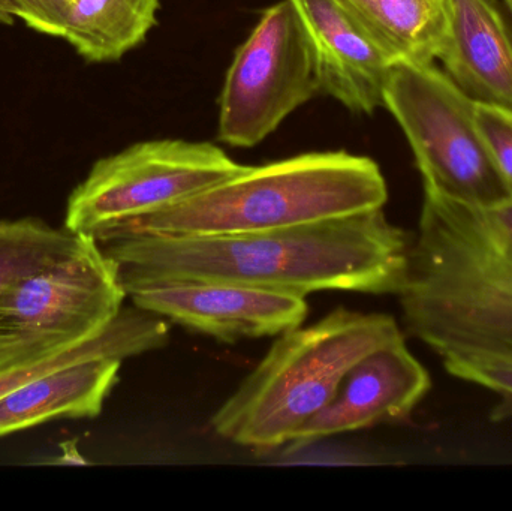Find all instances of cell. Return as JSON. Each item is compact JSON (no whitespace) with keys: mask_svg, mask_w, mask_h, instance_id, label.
<instances>
[{"mask_svg":"<svg viewBox=\"0 0 512 511\" xmlns=\"http://www.w3.org/2000/svg\"><path fill=\"white\" fill-rule=\"evenodd\" d=\"M72 2H74V0H69V3H72Z\"/></svg>","mask_w":512,"mask_h":511,"instance_id":"cell-23","label":"cell"},{"mask_svg":"<svg viewBox=\"0 0 512 511\" xmlns=\"http://www.w3.org/2000/svg\"><path fill=\"white\" fill-rule=\"evenodd\" d=\"M318 93L312 42L294 6L280 0L262 12L228 68L219 99V141L254 147Z\"/></svg>","mask_w":512,"mask_h":511,"instance_id":"cell-8","label":"cell"},{"mask_svg":"<svg viewBox=\"0 0 512 511\" xmlns=\"http://www.w3.org/2000/svg\"><path fill=\"white\" fill-rule=\"evenodd\" d=\"M15 18H20V11L12 0H0V24L12 26Z\"/></svg>","mask_w":512,"mask_h":511,"instance_id":"cell-21","label":"cell"},{"mask_svg":"<svg viewBox=\"0 0 512 511\" xmlns=\"http://www.w3.org/2000/svg\"><path fill=\"white\" fill-rule=\"evenodd\" d=\"M388 186L367 156L312 152L248 167L167 209L125 222L110 234L230 236L318 224L384 209Z\"/></svg>","mask_w":512,"mask_h":511,"instance_id":"cell-3","label":"cell"},{"mask_svg":"<svg viewBox=\"0 0 512 511\" xmlns=\"http://www.w3.org/2000/svg\"><path fill=\"white\" fill-rule=\"evenodd\" d=\"M403 339L391 315L343 306L312 326L288 330L213 414V431L251 449L289 444L304 423L330 404L358 360Z\"/></svg>","mask_w":512,"mask_h":511,"instance_id":"cell-4","label":"cell"},{"mask_svg":"<svg viewBox=\"0 0 512 511\" xmlns=\"http://www.w3.org/2000/svg\"><path fill=\"white\" fill-rule=\"evenodd\" d=\"M245 168L206 141L150 140L95 162L69 195L65 230L96 237L182 203Z\"/></svg>","mask_w":512,"mask_h":511,"instance_id":"cell-7","label":"cell"},{"mask_svg":"<svg viewBox=\"0 0 512 511\" xmlns=\"http://www.w3.org/2000/svg\"><path fill=\"white\" fill-rule=\"evenodd\" d=\"M126 294L159 282L222 281L279 293L399 294L412 236L384 209L230 236L110 234L95 239Z\"/></svg>","mask_w":512,"mask_h":511,"instance_id":"cell-1","label":"cell"},{"mask_svg":"<svg viewBox=\"0 0 512 511\" xmlns=\"http://www.w3.org/2000/svg\"><path fill=\"white\" fill-rule=\"evenodd\" d=\"M318 62L321 93L358 114L384 107L388 75L399 65L346 0H288Z\"/></svg>","mask_w":512,"mask_h":511,"instance_id":"cell-11","label":"cell"},{"mask_svg":"<svg viewBox=\"0 0 512 511\" xmlns=\"http://www.w3.org/2000/svg\"><path fill=\"white\" fill-rule=\"evenodd\" d=\"M132 305L224 344L303 326L306 297L222 281L159 282L129 291Z\"/></svg>","mask_w":512,"mask_h":511,"instance_id":"cell-9","label":"cell"},{"mask_svg":"<svg viewBox=\"0 0 512 511\" xmlns=\"http://www.w3.org/2000/svg\"><path fill=\"white\" fill-rule=\"evenodd\" d=\"M477 123L512 197V108L477 101Z\"/></svg>","mask_w":512,"mask_h":511,"instance_id":"cell-19","label":"cell"},{"mask_svg":"<svg viewBox=\"0 0 512 511\" xmlns=\"http://www.w3.org/2000/svg\"><path fill=\"white\" fill-rule=\"evenodd\" d=\"M432 387L427 369L403 341L384 345L358 360L330 404L304 423L291 443L307 446L345 432L406 419Z\"/></svg>","mask_w":512,"mask_h":511,"instance_id":"cell-10","label":"cell"},{"mask_svg":"<svg viewBox=\"0 0 512 511\" xmlns=\"http://www.w3.org/2000/svg\"><path fill=\"white\" fill-rule=\"evenodd\" d=\"M168 339H170V327L164 318L137 306L123 308L116 320L92 341L38 365L0 375V398L29 381L80 360L93 359V357H114V359L125 360L159 350L167 345Z\"/></svg>","mask_w":512,"mask_h":511,"instance_id":"cell-16","label":"cell"},{"mask_svg":"<svg viewBox=\"0 0 512 511\" xmlns=\"http://www.w3.org/2000/svg\"><path fill=\"white\" fill-rule=\"evenodd\" d=\"M448 9L445 72L475 101L512 108V26L498 0H448Z\"/></svg>","mask_w":512,"mask_h":511,"instance_id":"cell-12","label":"cell"},{"mask_svg":"<svg viewBox=\"0 0 512 511\" xmlns=\"http://www.w3.org/2000/svg\"><path fill=\"white\" fill-rule=\"evenodd\" d=\"M502 2H504V0H502Z\"/></svg>","mask_w":512,"mask_h":511,"instance_id":"cell-24","label":"cell"},{"mask_svg":"<svg viewBox=\"0 0 512 511\" xmlns=\"http://www.w3.org/2000/svg\"><path fill=\"white\" fill-rule=\"evenodd\" d=\"M27 27L45 35L62 38L69 0H12Z\"/></svg>","mask_w":512,"mask_h":511,"instance_id":"cell-20","label":"cell"},{"mask_svg":"<svg viewBox=\"0 0 512 511\" xmlns=\"http://www.w3.org/2000/svg\"><path fill=\"white\" fill-rule=\"evenodd\" d=\"M123 360L93 357L56 369L0 398V438L57 419H93L119 380Z\"/></svg>","mask_w":512,"mask_h":511,"instance_id":"cell-13","label":"cell"},{"mask_svg":"<svg viewBox=\"0 0 512 511\" xmlns=\"http://www.w3.org/2000/svg\"><path fill=\"white\" fill-rule=\"evenodd\" d=\"M159 0H74L62 38L90 63L116 62L155 27Z\"/></svg>","mask_w":512,"mask_h":511,"instance_id":"cell-15","label":"cell"},{"mask_svg":"<svg viewBox=\"0 0 512 511\" xmlns=\"http://www.w3.org/2000/svg\"><path fill=\"white\" fill-rule=\"evenodd\" d=\"M399 63L441 62L450 39L448 0H346Z\"/></svg>","mask_w":512,"mask_h":511,"instance_id":"cell-14","label":"cell"},{"mask_svg":"<svg viewBox=\"0 0 512 511\" xmlns=\"http://www.w3.org/2000/svg\"><path fill=\"white\" fill-rule=\"evenodd\" d=\"M397 297L405 332L442 360L512 359V198L478 206L424 189Z\"/></svg>","mask_w":512,"mask_h":511,"instance_id":"cell-2","label":"cell"},{"mask_svg":"<svg viewBox=\"0 0 512 511\" xmlns=\"http://www.w3.org/2000/svg\"><path fill=\"white\" fill-rule=\"evenodd\" d=\"M384 107L414 152L424 189L478 206L511 200L478 128L477 101L435 63L394 66Z\"/></svg>","mask_w":512,"mask_h":511,"instance_id":"cell-6","label":"cell"},{"mask_svg":"<svg viewBox=\"0 0 512 511\" xmlns=\"http://www.w3.org/2000/svg\"><path fill=\"white\" fill-rule=\"evenodd\" d=\"M81 234L56 230L42 219L0 221V294L42 264L68 254L80 242Z\"/></svg>","mask_w":512,"mask_h":511,"instance_id":"cell-17","label":"cell"},{"mask_svg":"<svg viewBox=\"0 0 512 511\" xmlns=\"http://www.w3.org/2000/svg\"><path fill=\"white\" fill-rule=\"evenodd\" d=\"M505 6H507L508 12H510V20L512 26V0H504Z\"/></svg>","mask_w":512,"mask_h":511,"instance_id":"cell-22","label":"cell"},{"mask_svg":"<svg viewBox=\"0 0 512 511\" xmlns=\"http://www.w3.org/2000/svg\"><path fill=\"white\" fill-rule=\"evenodd\" d=\"M117 267L93 237L21 276L0 294V375L101 335L122 312Z\"/></svg>","mask_w":512,"mask_h":511,"instance_id":"cell-5","label":"cell"},{"mask_svg":"<svg viewBox=\"0 0 512 511\" xmlns=\"http://www.w3.org/2000/svg\"><path fill=\"white\" fill-rule=\"evenodd\" d=\"M448 374L466 383L477 384L501 398L493 419L512 417V359L498 356L450 357L442 360Z\"/></svg>","mask_w":512,"mask_h":511,"instance_id":"cell-18","label":"cell"}]
</instances>
